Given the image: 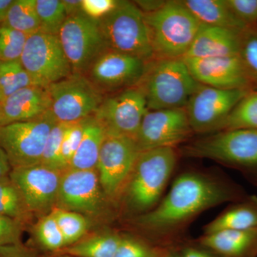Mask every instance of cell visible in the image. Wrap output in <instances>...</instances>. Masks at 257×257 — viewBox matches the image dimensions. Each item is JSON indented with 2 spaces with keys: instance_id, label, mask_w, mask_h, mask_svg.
Returning <instances> with one entry per match:
<instances>
[{
  "instance_id": "40",
  "label": "cell",
  "mask_w": 257,
  "mask_h": 257,
  "mask_svg": "<svg viewBox=\"0 0 257 257\" xmlns=\"http://www.w3.org/2000/svg\"><path fill=\"white\" fill-rule=\"evenodd\" d=\"M118 3L116 0H82V13L92 20H99L113 11Z\"/></svg>"
},
{
  "instance_id": "20",
  "label": "cell",
  "mask_w": 257,
  "mask_h": 257,
  "mask_svg": "<svg viewBox=\"0 0 257 257\" xmlns=\"http://www.w3.org/2000/svg\"><path fill=\"white\" fill-rule=\"evenodd\" d=\"M242 32L202 25L184 57L207 58L239 55Z\"/></svg>"
},
{
  "instance_id": "3",
  "label": "cell",
  "mask_w": 257,
  "mask_h": 257,
  "mask_svg": "<svg viewBox=\"0 0 257 257\" xmlns=\"http://www.w3.org/2000/svg\"><path fill=\"white\" fill-rule=\"evenodd\" d=\"M180 157L207 159L238 171L257 187V130H222L179 149Z\"/></svg>"
},
{
  "instance_id": "26",
  "label": "cell",
  "mask_w": 257,
  "mask_h": 257,
  "mask_svg": "<svg viewBox=\"0 0 257 257\" xmlns=\"http://www.w3.org/2000/svg\"><path fill=\"white\" fill-rule=\"evenodd\" d=\"M121 235L104 233L76 243L67 250V253L78 257H114Z\"/></svg>"
},
{
  "instance_id": "45",
  "label": "cell",
  "mask_w": 257,
  "mask_h": 257,
  "mask_svg": "<svg viewBox=\"0 0 257 257\" xmlns=\"http://www.w3.org/2000/svg\"><path fill=\"white\" fill-rule=\"evenodd\" d=\"M11 170L12 167L8 157L4 150L0 147V179L10 175Z\"/></svg>"
},
{
  "instance_id": "5",
  "label": "cell",
  "mask_w": 257,
  "mask_h": 257,
  "mask_svg": "<svg viewBox=\"0 0 257 257\" xmlns=\"http://www.w3.org/2000/svg\"><path fill=\"white\" fill-rule=\"evenodd\" d=\"M146 97L148 110L184 108L202 84L192 77L182 59H154L138 84Z\"/></svg>"
},
{
  "instance_id": "11",
  "label": "cell",
  "mask_w": 257,
  "mask_h": 257,
  "mask_svg": "<svg viewBox=\"0 0 257 257\" xmlns=\"http://www.w3.org/2000/svg\"><path fill=\"white\" fill-rule=\"evenodd\" d=\"M20 61L40 87L47 88L72 73L59 37L55 35L38 32L29 36Z\"/></svg>"
},
{
  "instance_id": "22",
  "label": "cell",
  "mask_w": 257,
  "mask_h": 257,
  "mask_svg": "<svg viewBox=\"0 0 257 257\" xmlns=\"http://www.w3.org/2000/svg\"><path fill=\"white\" fill-rule=\"evenodd\" d=\"M257 229V196L247 195L231 203L219 215L203 227V234L223 230Z\"/></svg>"
},
{
  "instance_id": "43",
  "label": "cell",
  "mask_w": 257,
  "mask_h": 257,
  "mask_svg": "<svg viewBox=\"0 0 257 257\" xmlns=\"http://www.w3.org/2000/svg\"><path fill=\"white\" fill-rule=\"evenodd\" d=\"M82 0H62L67 17L82 13Z\"/></svg>"
},
{
  "instance_id": "12",
  "label": "cell",
  "mask_w": 257,
  "mask_h": 257,
  "mask_svg": "<svg viewBox=\"0 0 257 257\" xmlns=\"http://www.w3.org/2000/svg\"><path fill=\"white\" fill-rule=\"evenodd\" d=\"M139 153L132 139L113 136L104 139L96 171L102 192L110 204L117 205Z\"/></svg>"
},
{
  "instance_id": "21",
  "label": "cell",
  "mask_w": 257,
  "mask_h": 257,
  "mask_svg": "<svg viewBox=\"0 0 257 257\" xmlns=\"http://www.w3.org/2000/svg\"><path fill=\"white\" fill-rule=\"evenodd\" d=\"M195 241L219 257H257V229L223 230Z\"/></svg>"
},
{
  "instance_id": "47",
  "label": "cell",
  "mask_w": 257,
  "mask_h": 257,
  "mask_svg": "<svg viewBox=\"0 0 257 257\" xmlns=\"http://www.w3.org/2000/svg\"><path fill=\"white\" fill-rule=\"evenodd\" d=\"M165 257H182L180 256V254H177V253H168L167 254V256Z\"/></svg>"
},
{
  "instance_id": "34",
  "label": "cell",
  "mask_w": 257,
  "mask_h": 257,
  "mask_svg": "<svg viewBox=\"0 0 257 257\" xmlns=\"http://www.w3.org/2000/svg\"><path fill=\"white\" fill-rule=\"evenodd\" d=\"M28 37L23 32L0 25V61L20 60Z\"/></svg>"
},
{
  "instance_id": "18",
  "label": "cell",
  "mask_w": 257,
  "mask_h": 257,
  "mask_svg": "<svg viewBox=\"0 0 257 257\" xmlns=\"http://www.w3.org/2000/svg\"><path fill=\"white\" fill-rule=\"evenodd\" d=\"M182 60L199 84L221 89L253 91L239 55Z\"/></svg>"
},
{
  "instance_id": "16",
  "label": "cell",
  "mask_w": 257,
  "mask_h": 257,
  "mask_svg": "<svg viewBox=\"0 0 257 257\" xmlns=\"http://www.w3.org/2000/svg\"><path fill=\"white\" fill-rule=\"evenodd\" d=\"M62 172L42 164L12 169L10 179L32 215L50 214L57 206Z\"/></svg>"
},
{
  "instance_id": "44",
  "label": "cell",
  "mask_w": 257,
  "mask_h": 257,
  "mask_svg": "<svg viewBox=\"0 0 257 257\" xmlns=\"http://www.w3.org/2000/svg\"><path fill=\"white\" fill-rule=\"evenodd\" d=\"M0 257H26L24 254L20 245L1 246Z\"/></svg>"
},
{
  "instance_id": "48",
  "label": "cell",
  "mask_w": 257,
  "mask_h": 257,
  "mask_svg": "<svg viewBox=\"0 0 257 257\" xmlns=\"http://www.w3.org/2000/svg\"><path fill=\"white\" fill-rule=\"evenodd\" d=\"M1 117H2V110H1V104H0V126H1Z\"/></svg>"
},
{
  "instance_id": "4",
  "label": "cell",
  "mask_w": 257,
  "mask_h": 257,
  "mask_svg": "<svg viewBox=\"0 0 257 257\" xmlns=\"http://www.w3.org/2000/svg\"><path fill=\"white\" fill-rule=\"evenodd\" d=\"M144 16L157 60L184 58L202 25L180 1Z\"/></svg>"
},
{
  "instance_id": "14",
  "label": "cell",
  "mask_w": 257,
  "mask_h": 257,
  "mask_svg": "<svg viewBox=\"0 0 257 257\" xmlns=\"http://www.w3.org/2000/svg\"><path fill=\"white\" fill-rule=\"evenodd\" d=\"M194 134L185 107L148 110L134 141L140 152L166 147L177 148Z\"/></svg>"
},
{
  "instance_id": "33",
  "label": "cell",
  "mask_w": 257,
  "mask_h": 257,
  "mask_svg": "<svg viewBox=\"0 0 257 257\" xmlns=\"http://www.w3.org/2000/svg\"><path fill=\"white\" fill-rule=\"evenodd\" d=\"M166 248L131 235H121L114 257H165Z\"/></svg>"
},
{
  "instance_id": "38",
  "label": "cell",
  "mask_w": 257,
  "mask_h": 257,
  "mask_svg": "<svg viewBox=\"0 0 257 257\" xmlns=\"http://www.w3.org/2000/svg\"><path fill=\"white\" fill-rule=\"evenodd\" d=\"M236 18L248 28H257V0H226Z\"/></svg>"
},
{
  "instance_id": "29",
  "label": "cell",
  "mask_w": 257,
  "mask_h": 257,
  "mask_svg": "<svg viewBox=\"0 0 257 257\" xmlns=\"http://www.w3.org/2000/svg\"><path fill=\"white\" fill-rule=\"evenodd\" d=\"M251 128L257 130V92L248 93L235 106L225 120L222 130Z\"/></svg>"
},
{
  "instance_id": "8",
  "label": "cell",
  "mask_w": 257,
  "mask_h": 257,
  "mask_svg": "<svg viewBox=\"0 0 257 257\" xmlns=\"http://www.w3.org/2000/svg\"><path fill=\"white\" fill-rule=\"evenodd\" d=\"M57 122L70 124L92 116L104 95L84 74L72 73L47 87Z\"/></svg>"
},
{
  "instance_id": "10",
  "label": "cell",
  "mask_w": 257,
  "mask_h": 257,
  "mask_svg": "<svg viewBox=\"0 0 257 257\" xmlns=\"http://www.w3.org/2000/svg\"><path fill=\"white\" fill-rule=\"evenodd\" d=\"M58 37L72 73L85 74L108 49L99 21L83 13L67 17Z\"/></svg>"
},
{
  "instance_id": "32",
  "label": "cell",
  "mask_w": 257,
  "mask_h": 257,
  "mask_svg": "<svg viewBox=\"0 0 257 257\" xmlns=\"http://www.w3.org/2000/svg\"><path fill=\"white\" fill-rule=\"evenodd\" d=\"M239 56L253 91H257V28L241 33Z\"/></svg>"
},
{
  "instance_id": "2",
  "label": "cell",
  "mask_w": 257,
  "mask_h": 257,
  "mask_svg": "<svg viewBox=\"0 0 257 257\" xmlns=\"http://www.w3.org/2000/svg\"><path fill=\"white\" fill-rule=\"evenodd\" d=\"M179 155L177 148L166 147L140 152L117 205L128 219L152 210L164 197Z\"/></svg>"
},
{
  "instance_id": "49",
  "label": "cell",
  "mask_w": 257,
  "mask_h": 257,
  "mask_svg": "<svg viewBox=\"0 0 257 257\" xmlns=\"http://www.w3.org/2000/svg\"><path fill=\"white\" fill-rule=\"evenodd\" d=\"M256 92H257V91H256Z\"/></svg>"
},
{
  "instance_id": "41",
  "label": "cell",
  "mask_w": 257,
  "mask_h": 257,
  "mask_svg": "<svg viewBox=\"0 0 257 257\" xmlns=\"http://www.w3.org/2000/svg\"><path fill=\"white\" fill-rule=\"evenodd\" d=\"M166 2L162 0H141L135 1L134 3L143 12V14L155 13L165 5Z\"/></svg>"
},
{
  "instance_id": "37",
  "label": "cell",
  "mask_w": 257,
  "mask_h": 257,
  "mask_svg": "<svg viewBox=\"0 0 257 257\" xmlns=\"http://www.w3.org/2000/svg\"><path fill=\"white\" fill-rule=\"evenodd\" d=\"M84 119L68 124L66 128L60 152L61 162L64 171L68 169L81 143L84 132Z\"/></svg>"
},
{
  "instance_id": "17",
  "label": "cell",
  "mask_w": 257,
  "mask_h": 257,
  "mask_svg": "<svg viewBox=\"0 0 257 257\" xmlns=\"http://www.w3.org/2000/svg\"><path fill=\"white\" fill-rule=\"evenodd\" d=\"M108 202L96 170L62 172L56 207L91 216L102 212Z\"/></svg>"
},
{
  "instance_id": "39",
  "label": "cell",
  "mask_w": 257,
  "mask_h": 257,
  "mask_svg": "<svg viewBox=\"0 0 257 257\" xmlns=\"http://www.w3.org/2000/svg\"><path fill=\"white\" fill-rule=\"evenodd\" d=\"M23 223L0 213V247L20 245Z\"/></svg>"
},
{
  "instance_id": "31",
  "label": "cell",
  "mask_w": 257,
  "mask_h": 257,
  "mask_svg": "<svg viewBox=\"0 0 257 257\" xmlns=\"http://www.w3.org/2000/svg\"><path fill=\"white\" fill-rule=\"evenodd\" d=\"M65 240L66 245L77 242L87 232V218L80 213L55 207L52 211Z\"/></svg>"
},
{
  "instance_id": "15",
  "label": "cell",
  "mask_w": 257,
  "mask_h": 257,
  "mask_svg": "<svg viewBox=\"0 0 257 257\" xmlns=\"http://www.w3.org/2000/svg\"><path fill=\"white\" fill-rule=\"evenodd\" d=\"M147 63L139 57L107 49L84 74L105 96L138 85L146 72Z\"/></svg>"
},
{
  "instance_id": "27",
  "label": "cell",
  "mask_w": 257,
  "mask_h": 257,
  "mask_svg": "<svg viewBox=\"0 0 257 257\" xmlns=\"http://www.w3.org/2000/svg\"><path fill=\"white\" fill-rule=\"evenodd\" d=\"M0 213L23 224L32 215L10 175L0 179Z\"/></svg>"
},
{
  "instance_id": "6",
  "label": "cell",
  "mask_w": 257,
  "mask_h": 257,
  "mask_svg": "<svg viewBox=\"0 0 257 257\" xmlns=\"http://www.w3.org/2000/svg\"><path fill=\"white\" fill-rule=\"evenodd\" d=\"M98 21L109 50L147 62L155 59L145 16L134 2L119 1L113 11Z\"/></svg>"
},
{
  "instance_id": "24",
  "label": "cell",
  "mask_w": 257,
  "mask_h": 257,
  "mask_svg": "<svg viewBox=\"0 0 257 257\" xmlns=\"http://www.w3.org/2000/svg\"><path fill=\"white\" fill-rule=\"evenodd\" d=\"M105 138L104 128L94 116L84 119L82 140L68 169L96 170L99 153Z\"/></svg>"
},
{
  "instance_id": "25",
  "label": "cell",
  "mask_w": 257,
  "mask_h": 257,
  "mask_svg": "<svg viewBox=\"0 0 257 257\" xmlns=\"http://www.w3.org/2000/svg\"><path fill=\"white\" fill-rule=\"evenodd\" d=\"M3 25L28 37L40 32L36 0H14Z\"/></svg>"
},
{
  "instance_id": "1",
  "label": "cell",
  "mask_w": 257,
  "mask_h": 257,
  "mask_svg": "<svg viewBox=\"0 0 257 257\" xmlns=\"http://www.w3.org/2000/svg\"><path fill=\"white\" fill-rule=\"evenodd\" d=\"M247 195L241 186L221 172L186 170L176 177L156 207L130 221L147 241L167 248L183 242L190 225L204 211Z\"/></svg>"
},
{
  "instance_id": "28",
  "label": "cell",
  "mask_w": 257,
  "mask_h": 257,
  "mask_svg": "<svg viewBox=\"0 0 257 257\" xmlns=\"http://www.w3.org/2000/svg\"><path fill=\"white\" fill-rule=\"evenodd\" d=\"M31 86L37 85L20 60L0 61V101Z\"/></svg>"
},
{
  "instance_id": "7",
  "label": "cell",
  "mask_w": 257,
  "mask_h": 257,
  "mask_svg": "<svg viewBox=\"0 0 257 257\" xmlns=\"http://www.w3.org/2000/svg\"><path fill=\"white\" fill-rule=\"evenodd\" d=\"M57 122L50 110L37 119L0 126V147L12 169L40 163L47 138Z\"/></svg>"
},
{
  "instance_id": "23",
  "label": "cell",
  "mask_w": 257,
  "mask_h": 257,
  "mask_svg": "<svg viewBox=\"0 0 257 257\" xmlns=\"http://www.w3.org/2000/svg\"><path fill=\"white\" fill-rule=\"evenodd\" d=\"M202 25L231 29L242 32L247 27L236 18L226 0L180 1Z\"/></svg>"
},
{
  "instance_id": "35",
  "label": "cell",
  "mask_w": 257,
  "mask_h": 257,
  "mask_svg": "<svg viewBox=\"0 0 257 257\" xmlns=\"http://www.w3.org/2000/svg\"><path fill=\"white\" fill-rule=\"evenodd\" d=\"M35 232L37 239L47 249L57 250L66 246L63 234L52 212L40 217L35 225Z\"/></svg>"
},
{
  "instance_id": "19",
  "label": "cell",
  "mask_w": 257,
  "mask_h": 257,
  "mask_svg": "<svg viewBox=\"0 0 257 257\" xmlns=\"http://www.w3.org/2000/svg\"><path fill=\"white\" fill-rule=\"evenodd\" d=\"M1 126L37 119L51 110L47 88L31 86L23 88L0 101Z\"/></svg>"
},
{
  "instance_id": "46",
  "label": "cell",
  "mask_w": 257,
  "mask_h": 257,
  "mask_svg": "<svg viewBox=\"0 0 257 257\" xmlns=\"http://www.w3.org/2000/svg\"><path fill=\"white\" fill-rule=\"evenodd\" d=\"M14 0H0V25L5 23L8 11Z\"/></svg>"
},
{
  "instance_id": "13",
  "label": "cell",
  "mask_w": 257,
  "mask_h": 257,
  "mask_svg": "<svg viewBox=\"0 0 257 257\" xmlns=\"http://www.w3.org/2000/svg\"><path fill=\"white\" fill-rule=\"evenodd\" d=\"M251 92L201 86L185 106L192 131L197 134L220 131L235 106Z\"/></svg>"
},
{
  "instance_id": "36",
  "label": "cell",
  "mask_w": 257,
  "mask_h": 257,
  "mask_svg": "<svg viewBox=\"0 0 257 257\" xmlns=\"http://www.w3.org/2000/svg\"><path fill=\"white\" fill-rule=\"evenodd\" d=\"M67 125L57 122L47 138L40 164L63 172L60 159L61 146Z\"/></svg>"
},
{
  "instance_id": "9",
  "label": "cell",
  "mask_w": 257,
  "mask_h": 257,
  "mask_svg": "<svg viewBox=\"0 0 257 257\" xmlns=\"http://www.w3.org/2000/svg\"><path fill=\"white\" fill-rule=\"evenodd\" d=\"M147 111L146 97L137 85L104 96L93 116L104 128L106 136L134 140Z\"/></svg>"
},
{
  "instance_id": "30",
  "label": "cell",
  "mask_w": 257,
  "mask_h": 257,
  "mask_svg": "<svg viewBox=\"0 0 257 257\" xmlns=\"http://www.w3.org/2000/svg\"><path fill=\"white\" fill-rule=\"evenodd\" d=\"M40 32L58 36L67 18L62 0H36Z\"/></svg>"
},
{
  "instance_id": "42",
  "label": "cell",
  "mask_w": 257,
  "mask_h": 257,
  "mask_svg": "<svg viewBox=\"0 0 257 257\" xmlns=\"http://www.w3.org/2000/svg\"><path fill=\"white\" fill-rule=\"evenodd\" d=\"M196 242V241H195ZM197 243V242H196ZM197 246H187L182 248V252L179 253L182 257H213L209 250L197 243Z\"/></svg>"
}]
</instances>
